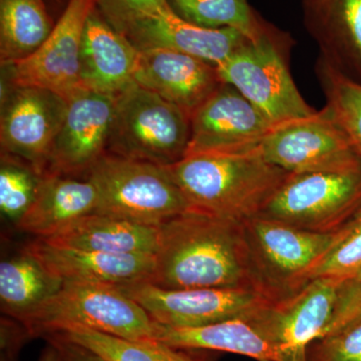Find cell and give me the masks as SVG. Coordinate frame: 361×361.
I'll return each mask as SVG.
<instances>
[{
  "instance_id": "obj_1",
  "label": "cell",
  "mask_w": 361,
  "mask_h": 361,
  "mask_svg": "<svg viewBox=\"0 0 361 361\" xmlns=\"http://www.w3.org/2000/svg\"><path fill=\"white\" fill-rule=\"evenodd\" d=\"M155 261L149 282L161 288L254 289L275 297L259 276L239 221L196 210L175 216L160 225Z\"/></svg>"
},
{
  "instance_id": "obj_2",
  "label": "cell",
  "mask_w": 361,
  "mask_h": 361,
  "mask_svg": "<svg viewBox=\"0 0 361 361\" xmlns=\"http://www.w3.org/2000/svg\"><path fill=\"white\" fill-rule=\"evenodd\" d=\"M167 168L191 210L239 222L258 216L290 174L254 153L190 155Z\"/></svg>"
},
{
  "instance_id": "obj_3",
  "label": "cell",
  "mask_w": 361,
  "mask_h": 361,
  "mask_svg": "<svg viewBox=\"0 0 361 361\" xmlns=\"http://www.w3.org/2000/svg\"><path fill=\"white\" fill-rule=\"evenodd\" d=\"M289 39L266 23L255 39H247L217 68L223 84L232 85L274 126L316 113L301 96L289 71Z\"/></svg>"
},
{
  "instance_id": "obj_4",
  "label": "cell",
  "mask_w": 361,
  "mask_h": 361,
  "mask_svg": "<svg viewBox=\"0 0 361 361\" xmlns=\"http://www.w3.org/2000/svg\"><path fill=\"white\" fill-rule=\"evenodd\" d=\"M33 338L68 327H84L134 341L155 336L156 322L118 286L65 281L61 290L25 319Z\"/></svg>"
},
{
  "instance_id": "obj_5",
  "label": "cell",
  "mask_w": 361,
  "mask_h": 361,
  "mask_svg": "<svg viewBox=\"0 0 361 361\" xmlns=\"http://www.w3.org/2000/svg\"><path fill=\"white\" fill-rule=\"evenodd\" d=\"M191 118L134 84L115 97L106 153L169 167L186 154Z\"/></svg>"
},
{
  "instance_id": "obj_6",
  "label": "cell",
  "mask_w": 361,
  "mask_h": 361,
  "mask_svg": "<svg viewBox=\"0 0 361 361\" xmlns=\"http://www.w3.org/2000/svg\"><path fill=\"white\" fill-rule=\"evenodd\" d=\"M85 178L96 187L97 213L161 225L191 210L167 167L106 153Z\"/></svg>"
},
{
  "instance_id": "obj_7",
  "label": "cell",
  "mask_w": 361,
  "mask_h": 361,
  "mask_svg": "<svg viewBox=\"0 0 361 361\" xmlns=\"http://www.w3.org/2000/svg\"><path fill=\"white\" fill-rule=\"evenodd\" d=\"M361 207V170L289 174L258 216L334 234Z\"/></svg>"
},
{
  "instance_id": "obj_8",
  "label": "cell",
  "mask_w": 361,
  "mask_h": 361,
  "mask_svg": "<svg viewBox=\"0 0 361 361\" xmlns=\"http://www.w3.org/2000/svg\"><path fill=\"white\" fill-rule=\"evenodd\" d=\"M252 153L290 174L361 170L360 157L326 106L277 126Z\"/></svg>"
},
{
  "instance_id": "obj_9",
  "label": "cell",
  "mask_w": 361,
  "mask_h": 361,
  "mask_svg": "<svg viewBox=\"0 0 361 361\" xmlns=\"http://www.w3.org/2000/svg\"><path fill=\"white\" fill-rule=\"evenodd\" d=\"M243 226L259 276L277 298L290 295L305 284L306 275L334 237V233L307 231L262 216L244 221Z\"/></svg>"
},
{
  "instance_id": "obj_10",
  "label": "cell",
  "mask_w": 361,
  "mask_h": 361,
  "mask_svg": "<svg viewBox=\"0 0 361 361\" xmlns=\"http://www.w3.org/2000/svg\"><path fill=\"white\" fill-rule=\"evenodd\" d=\"M118 287L154 322L171 327H199L248 317L278 299L254 289H165L149 281Z\"/></svg>"
},
{
  "instance_id": "obj_11",
  "label": "cell",
  "mask_w": 361,
  "mask_h": 361,
  "mask_svg": "<svg viewBox=\"0 0 361 361\" xmlns=\"http://www.w3.org/2000/svg\"><path fill=\"white\" fill-rule=\"evenodd\" d=\"M0 142L2 153L47 172L54 140L65 121L68 101L51 90L2 80Z\"/></svg>"
},
{
  "instance_id": "obj_12",
  "label": "cell",
  "mask_w": 361,
  "mask_h": 361,
  "mask_svg": "<svg viewBox=\"0 0 361 361\" xmlns=\"http://www.w3.org/2000/svg\"><path fill=\"white\" fill-rule=\"evenodd\" d=\"M345 280L315 278L290 295L271 301L252 319L287 361H307L308 348L329 329Z\"/></svg>"
},
{
  "instance_id": "obj_13",
  "label": "cell",
  "mask_w": 361,
  "mask_h": 361,
  "mask_svg": "<svg viewBox=\"0 0 361 361\" xmlns=\"http://www.w3.org/2000/svg\"><path fill=\"white\" fill-rule=\"evenodd\" d=\"M97 0H70L44 44L27 58L1 66L6 82L56 92L66 101L84 89L80 80V47L87 16Z\"/></svg>"
},
{
  "instance_id": "obj_14",
  "label": "cell",
  "mask_w": 361,
  "mask_h": 361,
  "mask_svg": "<svg viewBox=\"0 0 361 361\" xmlns=\"http://www.w3.org/2000/svg\"><path fill=\"white\" fill-rule=\"evenodd\" d=\"M275 127L238 90L222 84L191 116L185 157L252 153Z\"/></svg>"
},
{
  "instance_id": "obj_15",
  "label": "cell",
  "mask_w": 361,
  "mask_h": 361,
  "mask_svg": "<svg viewBox=\"0 0 361 361\" xmlns=\"http://www.w3.org/2000/svg\"><path fill=\"white\" fill-rule=\"evenodd\" d=\"M114 106L115 97L108 94L85 89L73 94L52 145L47 172L85 177L108 152Z\"/></svg>"
},
{
  "instance_id": "obj_16",
  "label": "cell",
  "mask_w": 361,
  "mask_h": 361,
  "mask_svg": "<svg viewBox=\"0 0 361 361\" xmlns=\"http://www.w3.org/2000/svg\"><path fill=\"white\" fill-rule=\"evenodd\" d=\"M125 35L139 51L169 49L217 66L247 39L233 28H206L183 20L172 7L140 18L125 28Z\"/></svg>"
},
{
  "instance_id": "obj_17",
  "label": "cell",
  "mask_w": 361,
  "mask_h": 361,
  "mask_svg": "<svg viewBox=\"0 0 361 361\" xmlns=\"http://www.w3.org/2000/svg\"><path fill=\"white\" fill-rule=\"evenodd\" d=\"M135 84L193 115L223 82L217 68L200 59L169 51H140Z\"/></svg>"
},
{
  "instance_id": "obj_18",
  "label": "cell",
  "mask_w": 361,
  "mask_h": 361,
  "mask_svg": "<svg viewBox=\"0 0 361 361\" xmlns=\"http://www.w3.org/2000/svg\"><path fill=\"white\" fill-rule=\"evenodd\" d=\"M28 249L47 269L65 281L122 286L149 281L155 270V255L115 254L54 245L42 239Z\"/></svg>"
},
{
  "instance_id": "obj_19",
  "label": "cell",
  "mask_w": 361,
  "mask_h": 361,
  "mask_svg": "<svg viewBox=\"0 0 361 361\" xmlns=\"http://www.w3.org/2000/svg\"><path fill=\"white\" fill-rule=\"evenodd\" d=\"M140 51L97 11L87 16L80 47L82 87L116 97L135 84Z\"/></svg>"
},
{
  "instance_id": "obj_20",
  "label": "cell",
  "mask_w": 361,
  "mask_h": 361,
  "mask_svg": "<svg viewBox=\"0 0 361 361\" xmlns=\"http://www.w3.org/2000/svg\"><path fill=\"white\" fill-rule=\"evenodd\" d=\"M304 23L320 59L349 78H361V0H304Z\"/></svg>"
},
{
  "instance_id": "obj_21",
  "label": "cell",
  "mask_w": 361,
  "mask_h": 361,
  "mask_svg": "<svg viewBox=\"0 0 361 361\" xmlns=\"http://www.w3.org/2000/svg\"><path fill=\"white\" fill-rule=\"evenodd\" d=\"M154 341L187 350L221 351L257 361H287L251 315L199 327H171L156 322Z\"/></svg>"
},
{
  "instance_id": "obj_22",
  "label": "cell",
  "mask_w": 361,
  "mask_h": 361,
  "mask_svg": "<svg viewBox=\"0 0 361 361\" xmlns=\"http://www.w3.org/2000/svg\"><path fill=\"white\" fill-rule=\"evenodd\" d=\"M97 207L96 187L87 178L47 172L18 228L37 239H47L80 218L96 213Z\"/></svg>"
},
{
  "instance_id": "obj_23",
  "label": "cell",
  "mask_w": 361,
  "mask_h": 361,
  "mask_svg": "<svg viewBox=\"0 0 361 361\" xmlns=\"http://www.w3.org/2000/svg\"><path fill=\"white\" fill-rule=\"evenodd\" d=\"M42 240L54 245L85 250L156 255L160 243V225L96 212Z\"/></svg>"
},
{
  "instance_id": "obj_24",
  "label": "cell",
  "mask_w": 361,
  "mask_h": 361,
  "mask_svg": "<svg viewBox=\"0 0 361 361\" xmlns=\"http://www.w3.org/2000/svg\"><path fill=\"white\" fill-rule=\"evenodd\" d=\"M63 280L45 267L27 247L0 263V308L21 322L56 295Z\"/></svg>"
},
{
  "instance_id": "obj_25",
  "label": "cell",
  "mask_w": 361,
  "mask_h": 361,
  "mask_svg": "<svg viewBox=\"0 0 361 361\" xmlns=\"http://www.w3.org/2000/svg\"><path fill=\"white\" fill-rule=\"evenodd\" d=\"M44 0H0L1 66L27 58L54 30Z\"/></svg>"
},
{
  "instance_id": "obj_26",
  "label": "cell",
  "mask_w": 361,
  "mask_h": 361,
  "mask_svg": "<svg viewBox=\"0 0 361 361\" xmlns=\"http://www.w3.org/2000/svg\"><path fill=\"white\" fill-rule=\"evenodd\" d=\"M51 334L89 348L106 361H201L187 349L154 339L134 341L84 327H68Z\"/></svg>"
},
{
  "instance_id": "obj_27",
  "label": "cell",
  "mask_w": 361,
  "mask_h": 361,
  "mask_svg": "<svg viewBox=\"0 0 361 361\" xmlns=\"http://www.w3.org/2000/svg\"><path fill=\"white\" fill-rule=\"evenodd\" d=\"M180 18L206 28H233L255 39L266 23L247 0H168Z\"/></svg>"
},
{
  "instance_id": "obj_28",
  "label": "cell",
  "mask_w": 361,
  "mask_h": 361,
  "mask_svg": "<svg viewBox=\"0 0 361 361\" xmlns=\"http://www.w3.org/2000/svg\"><path fill=\"white\" fill-rule=\"evenodd\" d=\"M316 73L326 106L361 158V84L318 59Z\"/></svg>"
},
{
  "instance_id": "obj_29",
  "label": "cell",
  "mask_w": 361,
  "mask_h": 361,
  "mask_svg": "<svg viewBox=\"0 0 361 361\" xmlns=\"http://www.w3.org/2000/svg\"><path fill=\"white\" fill-rule=\"evenodd\" d=\"M44 175L30 164L1 153L0 211L7 222L18 227L37 198Z\"/></svg>"
},
{
  "instance_id": "obj_30",
  "label": "cell",
  "mask_w": 361,
  "mask_h": 361,
  "mask_svg": "<svg viewBox=\"0 0 361 361\" xmlns=\"http://www.w3.org/2000/svg\"><path fill=\"white\" fill-rule=\"evenodd\" d=\"M361 271V207L338 231L326 252L305 278V284L319 277L355 276Z\"/></svg>"
},
{
  "instance_id": "obj_31",
  "label": "cell",
  "mask_w": 361,
  "mask_h": 361,
  "mask_svg": "<svg viewBox=\"0 0 361 361\" xmlns=\"http://www.w3.org/2000/svg\"><path fill=\"white\" fill-rule=\"evenodd\" d=\"M307 361H361V319L313 342Z\"/></svg>"
},
{
  "instance_id": "obj_32",
  "label": "cell",
  "mask_w": 361,
  "mask_h": 361,
  "mask_svg": "<svg viewBox=\"0 0 361 361\" xmlns=\"http://www.w3.org/2000/svg\"><path fill=\"white\" fill-rule=\"evenodd\" d=\"M170 6L168 0H97V11L120 33L134 21Z\"/></svg>"
},
{
  "instance_id": "obj_33",
  "label": "cell",
  "mask_w": 361,
  "mask_h": 361,
  "mask_svg": "<svg viewBox=\"0 0 361 361\" xmlns=\"http://www.w3.org/2000/svg\"><path fill=\"white\" fill-rule=\"evenodd\" d=\"M360 319H361V271L355 276L345 280L342 285L334 317L323 336L334 334Z\"/></svg>"
},
{
  "instance_id": "obj_34",
  "label": "cell",
  "mask_w": 361,
  "mask_h": 361,
  "mask_svg": "<svg viewBox=\"0 0 361 361\" xmlns=\"http://www.w3.org/2000/svg\"><path fill=\"white\" fill-rule=\"evenodd\" d=\"M44 338L51 339V341L56 342V345L63 351L66 361H106L94 351L90 350L89 348L63 338L58 334H47L44 336Z\"/></svg>"
},
{
  "instance_id": "obj_35",
  "label": "cell",
  "mask_w": 361,
  "mask_h": 361,
  "mask_svg": "<svg viewBox=\"0 0 361 361\" xmlns=\"http://www.w3.org/2000/svg\"><path fill=\"white\" fill-rule=\"evenodd\" d=\"M47 346L42 350L39 361H66L63 351L56 345V342L51 339H47Z\"/></svg>"
},
{
  "instance_id": "obj_36",
  "label": "cell",
  "mask_w": 361,
  "mask_h": 361,
  "mask_svg": "<svg viewBox=\"0 0 361 361\" xmlns=\"http://www.w3.org/2000/svg\"><path fill=\"white\" fill-rule=\"evenodd\" d=\"M18 355H2L0 353V361H18Z\"/></svg>"
}]
</instances>
